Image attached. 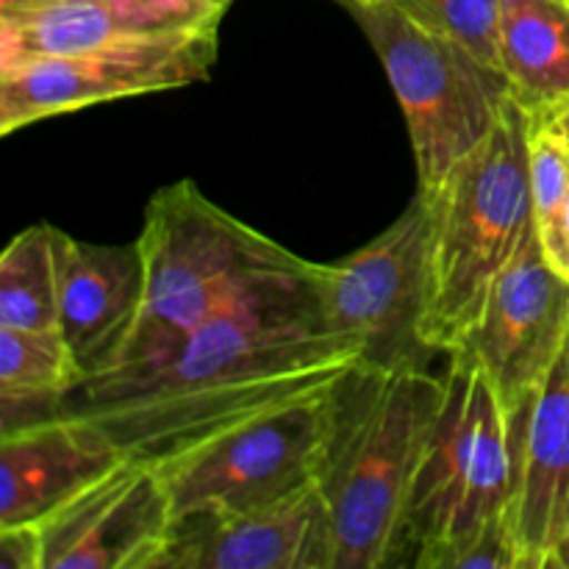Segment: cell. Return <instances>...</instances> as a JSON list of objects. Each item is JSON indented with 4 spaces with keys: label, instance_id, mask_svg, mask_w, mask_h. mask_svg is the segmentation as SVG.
I'll use <instances>...</instances> for the list:
<instances>
[{
    "label": "cell",
    "instance_id": "6da1fadb",
    "mask_svg": "<svg viewBox=\"0 0 569 569\" xmlns=\"http://www.w3.org/2000/svg\"><path fill=\"white\" fill-rule=\"evenodd\" d=\"M365 350L320 322L311 289L214 317L148 359L78 381L53 417L122 459L159 465L298 395L337 387Z\"/></svg>",
    "mask_w": 569,
    "mask_h": 569
},
{
    "label": "cell",
    "instance_id": "7a4b0ae2",
    "mask_svg": "<svg viewBox=\"0 0 569 569\" xmlns=\"http://www.w3.org/2000/svg\"><path fill=\"white\" fill-rule=\"evenodd\" d=\"M445 398L426 365L359 367L339 387V420L322 472L333 569L406 565V517Z\"/></svg>",
    "mask_w": 569,
    "mask_h": 569
},
{
    "label": "cell",
    "instance_id": "3957f363",
    "mask_svg": "<svg viewBox=\"0 0 569 569\" xmlns=\"http://www.w3.org/2000/svg\"><path fill=\"white\" fill-rule=\"evenodd\" d=\"M137 242L144 303L117 365L161 353L233 309L300 292L315 264L222 211L192 181L150 198Z\"/></svg>",
    "mask_w": 569,
    "mask_h": 569
},
{
    "label": "cell",
    "instance_id": "277c9868",
    "mask_svg": "<svg viewBox=\"0 0 569 569\" xmlns=\"http://www.w3.org/2000/svg\"><path fill=\"white\" fill-rule=\"evenodd\" d=\"M426 203L431 233L422 342L428 353L450 356L476 326L495 278L533 233L528 111L515 98Z\"/></svg>",
    "mask_w": 569,
    "mask_h": 569
},
{
    "label": "cell",
    "instance_id": "5b68a950",
    "mask_svg": "<svg viewBox=\"0 0 569 569\" xmlns=\"http://www.w3.org/2000/svg\"><path fill=\"white\" fill-rule=\"evenodd\" d=\"M515 483L511 420L476 361L450 356L445 398L406 517V565L453 569L509 515Z\"/></svg>",
    "mask_w": 569,
    "mask_h": 569
},
{
    "label": "cell",
    "instance_id": "8992f818",
    "mask_svg": "<svg viewBox=\"0 0 569 569\" xmlns=\"http://www.w3.org/2000/svg\"><path fill=\"white\" fill-rule=\"evenodd\" d=\"M381 59L415 150L420 198H431L478 148L511 100L503 72L406 14L395 0L345 3Z\"/></svg>",
    "mask_w": 569,
    "mask_h": 569
},
{
    "label": "cell",
    "instance_id": "52a82bcc",
    "mask_svg": "<svg viewBox=\"0 0 569 569\" xmlns=\"http://www.w3.org/2000/svg\"><path fill=\"white\" fill-rule=\"evenodd\" d=\"M339 387L298 395L159 461L172 520L233 515L322 481L339 420Z\"/></svg>",
    "mask_w": 569,
    "mask_h": 569
},
{
    "label": "cell",
    "instance_id": "ba28073f",
    "mask_svg": "<svg viewBox=\"0 0 569 569\" xmlns=\"http://www.w3.org/2000/svg\"><path fill=\"white\" fill-rule=\"evenodd\" d=\"M222 17L133 33L76 53L42 56L0 70V131L131 94L203 81L220 50Z\"/></svg>",
    "mask_w": 569,
    "mask_h": 569
},
{
    "label": "cell",
    "instance_id": "9c48e42d",
    "mask_svg": "<svg viewBox=\"0 0 569 569\" xmlns=\"http://www.w3.org/2000/svg\"><path fill=\"white\" fill-rule=\"evenodd\" d=\"M431 211L417 194L372 242L333 264H311V300L333 337L365 350V367L422 365Z\"/></svg>",
    "mask_w": 569,
    "mask_h": 569
},
{
    "label": "cell",
    "instance_id": "30bf717a",
    "mask_svg": "<svg viewBox=\"0 0 569 569\" xmlns=\"http://www.w3.org/2000/svg\"><path fill=\"white\" fill-rule=\"evenodd\" d=\"M569 281L548 264L537 228L495 278L476 326L450 356L476 361L515 420L565 348Z\"/></svg>",
    "mask_w": 569,
    "mask_h": 569
},
{
    "label": "cell",
    "instance_id": "8fae6325",
    "mask_svg": "<svg viewBox=\"0 0 569 569\" xmlns=\"http://www.w3.org/2000/svg\"><path fill=\"white\" fill-rule=\"evenodd\" d=\"M37 526L42 569H159L172 506L153 465L120 459Z\"/></svg>",
    "mask_w": 569,
    "mask_h": 569
},
{
    "label": "cell",
    "instance_id": "7c38bea8",
    "mask_svg": "<svg viewBox=\"0 0 569 569\" xmlns=\"http://www.w3.org/2000/svg\"><path fill=\"white\" fill-rule=\"evenodd\" d=\"M159 569H333L322 481L259 509L172 520Z\"/></svg>",
    "mask_w": 569,
    "mask_h": 569
},
{
    "label": "cell",
    "instance_id": "4fadbf2b",
    "mask_svg": "<svg viewBox=\"0 0 569 569\" xmlns=\"http://www.w3.org/2000/svg\"><path fill=\"white\" fill-rule=\"evenodd\" d=\"M59 328L83 378L120 361L144 303L139 242L92 244L56 228ZM81 378V381H83Z\"/></svg>",
    "mask_w": 569,
    "mask_h": 569
},
{
    "label": "cell",
    "instance_id": "5bb4252c",
    "mask_svg": "<svg viewBox=\"0 0 569 569\" xmlns=\"http://www.w3.org/2000/svg\"><path fill=\"white\" fill-rule=\"evenodd\" d=\"M509 520L526 569H550L569 517V333L526 409L511 420Z\"/></svg>",
    "mask_w": 569,
    "mask_h": 569
},
{
    "label": "cell",
    "instance_id": "9a60e30c",
    "mask_svg": "<svg viewBox=\"0 0 569 569\" xmlns=\"http://www.w3.org/2000/svg\"><path fill=\"white\" fill-rule=\"evenodd\" d=\"M231 0H0V70L226 17Z\"/></svg>",
    "mask_w": 569,
    "mask_h": 569
},
{
    "label": "cell",
    "instance_id": "2e32d148",
    "mask_svg": "<svg viewBox=\"0 0 569 569\" xmlns=\"http://www.w3.org/2000/svg\"><path fill=\"white\" fill-rule=\"evenodd\" d=\"M120 459L53 415L0 431V528L42 522Z\"/></svg>",
    "mask_w": 569,
    "mask_h": 569
},
{
    "label": "cell",
    "instance_id": "e0dca14e",
    "mask_svg": "<svg viewBox=\"0 0 569 569\" xmlns=\"http://www.w3.org/2000/svg\"><path fill=\"white\" fill-rule=\"evenodd\" d=\"M500 72L528 114H556L569 100L567 0H503Z\"/></svg>",
    "mask_w": 569,
    "mask_h": 569
},
{
    "label": "cell",
    "instance_id": "ac0fdd59",
    "mask_svg": "<svg viewBox=\"0 0 569 569\" xmlns=\"http://www.w3.org/2000/svg\"><path fill=\"white\" fill-rule=\"evenodd\" d=\"M81 378L83 372L61 328L22 331L0 326V431L50 417Z\"/></svg>",
    "mask_w": 569,
    "mask_h": 569
},
{
    "label": "cell",
    "instance_id": "d6986e66",
    "mask_svg": "<svg viewBox=\"0 0 569 569\" xmlns=\"http://www.w3.org/2000/svg\"><path fill=\"white\" fill-rule=\"evenodd\" d=\"M0 326L39 331L59 328L56 228H26L0 253Z\"/></svg>",
    "mask_w": 569,
    "mask_h": 569
},
{
    "label": "cell",
    "instance_id": "ffe728a7",
    "mask_svg": "<svg viewBox=\"0 0 569 569\" xmlns=\"http://www.w3.org/2000/svg\"><path fill=\"white\" fill-rule=\"evenodd\" d=\"M406 14L453 39L483 64L500 70V6L503 0H395Z\"/></svg>",
    "mask_w": 569,
    "mask_h": 569
},
{
    "label": "cell",
    "instance_id": "44dd1931",
    "mask_svg": "<svg viewBox=\"0 0 569 569\" xmlns=\"http://www.w3.org/2000/svg\"><path fill=\"white\" fill-rule=\"evenodd\" d=\"M528 183L539 226L569 192V137L553 114H528Z\"/></svg>",
    "mask_w": 569,
    "mask_h": 569
},
{
    "label": "cell",
    "instance_id": "7402d4cb",
    "mask_svg": "<svg viewBox=\"0 0 569 569\" xmlns=\"http://www.w3.org/2000/svg\"><path fill=\"white\" fill-rule=\"evenodd\" d=\"M0 569H42V531L37 522L0 528Z\"/></svg>",
    "mask_w": 569,
    "mask_h": 569
},
{
    "label": "cell",
    "instance_id": "603a6c76",
    "mask_svg": "<svg viewBox=\"0 0 569 569\" xmlns=\"http://www.w3.org/2000/svg\"><path fill=\"white\" fill-rule=\"evenodd\" d=\"M537 237L542 244V253L548 264L559 272L565 281H569V192L565 194L553 214L545 222H539Z\"/></svg>",
    "mask_w": 569,
    "mask_h": 569
},
{
    "label": "cell",
    "instance_id": "cb8c5ba5",
    "mask_svg": "<svg viewBox=\"0 0 569 569\" xmlns=\"http://www.w3.org/2000/svg\"><path fill=\"white\" fill-rule=\"evenodd\" d=\"M550 569H569V517L565 522V531H561L559 542H556L553 556H550Z\"/></svg>",
    "mask_w": 569,
    "mask_h": 569
},
{
    "label": "cell",
    "instance_id": "d4e9b609",
    "mask_svg": "<svg viewBox=\"0 0 569 569\" xmlns=\"http://www.w3.org/2000/svg\"><path fill=\"white\" fill-rule=\"evenodd\" d=\"M553 117H556V120H559V126L565 128V133H567V137H569V100H567L565 106H561L559 111H556Z\"/></svg>",
    "mask_w": 569,
    "mask_h": 569
},
{
    "label": "cell",
    "instance_id": "484cf974",
    "mask_svg": "<svg viewBox=\"0 0 569 569\" xmlns=\"http://www.w3.org/2000/svg\"><path fill=\"white\" fill-rule=\"evenodd\" d=\"M339 3H342V6H345V3H359V0H339Z\"/></svg>",
    "mask_w": 569,
    "mask_h": 569
},
{
    "label": "cell",
    "instance_id": "4316f807",
    "mask_svg": "<svg viewBox=\"0 0 569 569\" xmlns=\"http://www.w3.org/2000/svg\"><path fill=\"white\" fill-rule=\"evenodd\" d=\"M567 6H569V0H567Z\"/></svg>",
    "mask_w": 569,
    "mask_h": 569
}]
</instances>
